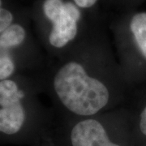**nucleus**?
<instances>
[{
  "instance_id": "nucleus-3",
  "label": "nucleus",
  "mask_w": 146,
  "mask_h": 146,
  "mask_svg": "<svg viewBox=\"0 0 146 146\" xmlns=\"http://www.w3.org/2000/svg\"><path fill=\"white\" fill-rule=\"evenodd\" d=\"M72 146H120L110 141L102 124L93 119L79 122L71 133Z\"/></svg>"
},
{
  "instance_id": "nucleus-5",
  "label": "nucleus",
  "mask_w": 146,
  "mask_h": 146,
  "mask_svg": "<svg viewBox=\"0 0 146 146\" xmlns=\"http://www.w3.org/2000/svg\"><path fill=\"white\" fill-rule=\"evenodd\" d=\"M128 29L143 67L146 68V11L132 14L129 17Z\"/></svg>"
},
{
  "instance_id": "nucleus-10",
  "label": "nucleus",
  "mask_w": 146,
  "mask_h": 146,
  "mask_svg": "<svg viewBox=\"0 0 146 146\" xmlns=\"http://www.w3.org/2000/svg\"><path fill=\"white\" fill-rule=\"evenodd\" d=\"M137 127L143 139L146 140V102L140 109L137 118Z\"/></svg>"
},
{
  "instance_id": "nucleus-11",
  "label": "nucleus",
  "mask_w": 146,
  "mask_h": 146,
  "mask_svg": "<svg viewBox=\"0 0 146 146\" xmlns=\"http://www.w3.org/2000/svg\"><path fill=\"white\" fill-rule=\"evenodd\" d=\"M99 0H72L80 9H91L98 3Z\"/></svg>"
},
{
  "instance_id": "nucleus-1",
  "label": "nucleus",
  "mask_w": 146,
  "mask_h": 146,
  "mask_svg": "<svg viewBox=\"0 0 146 146\" xmlns=\"http://www.w3.org/2000/svg\"><path fill=\"white\" fill-rule=\"evenodd\" d=\"M53 84L63 106L77 115H95L109 102L106 86L99 80L89 76L83 66L74 61L58 69Z\"/></svg>"
},
{
  "instance_id": "nucleus-7",
  "label": "nucleus",
  "mask_w": 146,
  "mask_h": 146,
  "mask_svg": "<svg viewBox=\"0 0 146 146\" xmlns=\"http://www.w3.org/2000/svg\"><path fill=\"white\" fill-rule=\"evenodd\" d=\"M25 94L19 89L17 84L11 80H0V106H7L21 102Z\"/></svg>"
},
{
  "instance_id": "nucleus-12",
  "label": "nucleus",
  "mask_w": 146,
  "mask_h": 146,
  "mask_svg": "<svg viewBox=\"0 0 146 146\" xmlns=\"http://www.w3.org/2000/svg\"><path fill=\"white\" fill-rule=\"evenodd\" d=\"M123 2H124V3H136L139 0H121Z\"/></svg>"
},
{
  "instance_id": "nucleus-8",
  "label": "nucleus",
  "mask_w": 146,
  "mask_h": 146,
  "mask_svg": "<svg viewBox=\"0 0 146 146\" xmlns=\"http://www.w3.org/2000/svg\"><path fill=\"white\" fill-rule=\"evenodd\" d=\"M15 12L5 5L4 0H0V33L15 23Z\"/></svg>"
},
{
  "instance_id": "nucleus-6",
  "label": "nucleus",
  "mask_w": 146,
  "mask_h": 146,
  "mask_svg": "<svg viewBox=\"0 0 146 146\" xmlns=\"http://www.w3.org/2000/svg\"><path fill=\"white\" fill-rule=\"evenodd\" d=\"M26 37L25 28L21 23L15 22L5 31L0 33V46L7 50L20 46Z\"/></svg>"
},
{
  "instance_id": "nucleus-4",
  "label": "nucleus",
  "mask_w": 146,
  "mask_h": 146,
  "mask_svg": "<svg viewBox=\"0 0 146 146\" xmlns=\"http://www.w3.org/2000/svg\"><path fill=\"white\" fill-rule=\"evenodd\" d=\"M25 120V111L21 102L0 108V132L13 135L21 130Z\"/></svg>"
},
{
  "instance_id": "nucleus-9",
  "label": "nucleus",
  "mask_w": 146,
  "mask_h": 146,
  "mask_svg": "<svg viewBox=\"0 0 146 146\" xmlns=\"http://www.w3.org/2000/svg\"><path fill=\"white\" fill-rule=\"evenodd\" d=\"M15 70V64L9 54L0 56V80H7Z\"/></svg>"
},
{
  "instance_id": "nucleus-2",
  "label": "nucleus",
  "mask_w": 146,
  "mask_h": 146,
  "mask_svg": "<svg viewBox=\"0 0 146 146\" xmlns=\"http://www.w3.org/2000/svg\"><path fill=\"white\" fill-rule=\"evenodd\" d=\"M43 16L51 24L49 42L55 48H62L75 39L78 33L81 11L73 2L43 0Z\"/></svg>"
}]
</instances>
